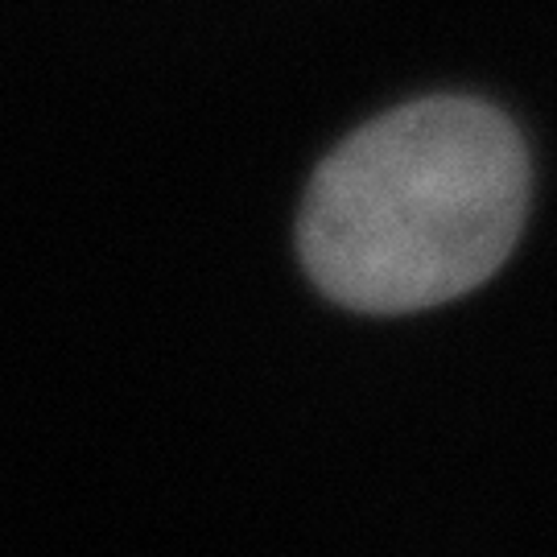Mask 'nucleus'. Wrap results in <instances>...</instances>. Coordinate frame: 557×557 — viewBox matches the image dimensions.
<instances>
[{
	"mask_svg": "<svg viewBox=\"0 0 557 557\" xmlns=\"http://www.w3.org/2000/svg\"><path fill=\"white\" fill-rule=\"evenodd\" d=\"M524 207L529 158L496 108L409 103L326 158L301 211V260L351 310H430L508 260Z\"/></svg>",
	"mask_w": 557,
	"mask_h": 557,
	"instance_id": "f257e3e1",
	"label": "nucleus"
}]
</instances>
